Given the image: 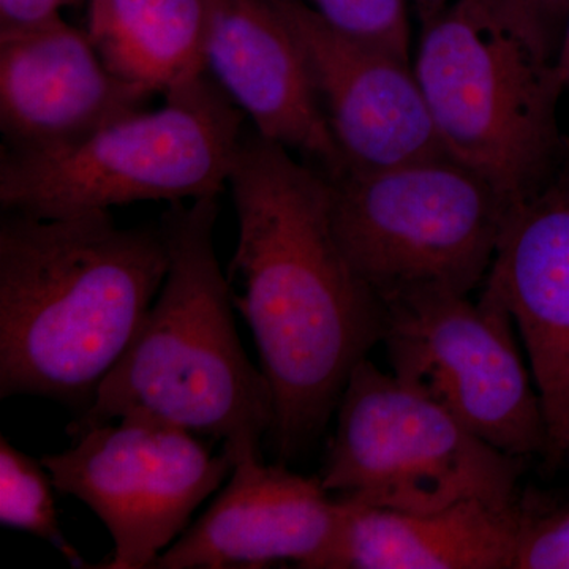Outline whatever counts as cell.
Segmentation results:
<instances>
[{
	"mask_svg": "<svg viewBox=\"0 0 569 569\" xmlns=\"http://www.w3.org/2000/svg\"><path fill=\"white\" fill-rule=\"evenodd\" d=\"M228 186L239 224L231 301L252 329L274 400L269 440L287 463L316 443L355 367L383 340L387 309L340 246L325 171L252 130Z\"/></svg>",
	"mask_w": 569,
	"mask_h": 569,
	"instance_id": "6da1fadb",
	"label": "cell"
},
{
	"mask_svg": "<svg viewBox=\"0 0 569 569\" xmlns=\"http://www.w3.org/2000/svg\"><path fill=\"white\" fill-rule=\"evenodd\" d=\"M160 227L119 228L108 209L0 220V397L91 408L162 290Z\"/></svg>",
	"mask_w": 569,
	"mask_h": 569,
	"instance_id": "7a4b0ae2",
	"label": "cell"
},
{
	"mask_svg": "<svg viewBox=\"0 0 569 569\" xmlns=\"http://www.w3.org/2000/svg\"><path fill=\"white\" fill-rule=\"evenodd\" d=\"M217 197L173 203L160 220L170 264L159 296L71 437L127 415H148L223 441L231 459L261 455L274 426L263 370L250 362L234 323L213 228Z\"/></svg>",
	"mask_w": 569,
	"mask_h": 569,
	"instance_id": "3957f363",
	"label": "cell"
},
{
	"mask_svg": "<svg viewBox=\"0 0 569 569\" xmlns=\"http://www.w3.org/2000/svg\"><path fill=\"white\" fill-rule=\"evenodd\" d=\"M422 96L448 157L512 208L569 163L552 61L498 17L489 0H460L421 22L413 56Z\"/></svg>",
	"mask_w": 569,
	"mask_h": 569,
	"instance_id": "277c9868",
	"label": "cell"
},
{
	"mask_svg": "<svg viewBox=\"0 0 569 569\" xmlns=\"http://www.w3.org/2000/svg\"><path fill=\"white\" fill-rule=\"evenodd\" d=\"M84 140L50 152L0 153V208L71 216L137 201L219 197L228 186L246 114L208 71Z\"/></svg>",
	"mask_w": 569,
	"mask_h": 569,
	"instance_id": "5b68a950",
	"label": "cell"
},
{
	"mask_svg": "<svg viewBox=\"0 0 569 569\" xmlns=\"http://www.w3.org/2000/svg\"><path fill=\"white\" fill-rule=\"evenodd\" d=\"M329 181L340 246L381 301L485 283L512 206L470 168L441 156Z\"/></svg>",
	"mask_w": 569,
	"mask_h": 569,
	"instance_id": "8992f818",
	"label": "cell"
},
{
	"mask_svg": "<svg viewBox=\"0 0 569 569\" xmlns=\"http://www.w3.org/2000/svg\"><path fill=\"white\" fill-rule=\"evenodd\" d=\"M323 488L355 503L429 512L466 500L520 503L523 459L479 438L443 407L365 359L337 406Z\"/></svg>",
	"mask_w": 569,
	"mask_h": 569,
	"instance_id": "52a82bcc",
	"label": "cell"
},
{
	"mask_svg": "<svg viewBox=\"0 0 569 569\" xmlns=\"http://www.w3.org/2000/svg\"><path fill=\"white\" fill-rule=\"evenodd\" d=\"M391 372L443 407L493 448L545 458L548 426L523 365L507 307L482 290L478 301L422 290L383 301Z\"/></svg>",
	"mask_w": 569,
	"mask_h": 569,
	"instance_id": "ba28073f",
	"label": "cell"
},
{
	"mask_svg": "<svg viewBox=\"0 0 569 569\" xmlns=\"http://www.w3.org/2000/svg\"><path fill=\"white\" fill-rule=\"evenodd\" d=\"M116 421L81 430L73 447L41 463L58 492L78 498L110 531L114 552L93 568L149 569L231 475L233 459L159 418Z\"/></svg>",
	"mask_w": 569,
	"mask_h": 569,
	"instance_id": "9c48e42d",
	"label": "cell"
},
{
	"mask_svg": "<svg viewBox=\"0 0 569 569\" xmlns=\"http://www.w3.org/2000/svg\"><path fill=\"white\" fill-rule=\"evenodd\" d=\"M276 3L305 54L346 171L447 156L413 62L337 31L301 0Z\"/></svg>",
	"mask_w": 569,
	"mask_h": 569,
	"instance_id": "30bf717a",
	"label": "cell"
},
{
	"mask_svg": "<svg viewBox=\"0 0 569 569\" xmlns=\"http://www.w3.org/2000/svg\"><path fill=\"white\" fill-rule=\"evenodd\" d=\"M346 501L329 497L320 478H305L284 463L266 466L261 455L233 460L230 481L152 568L331 569Z\"/></svg>",
	"mask_w": 569,
	"mask_h": 569,
	"instance_id": "8fae6325",
	"label": "cell"
},
{
	"mask_svg": "<svg viewBox=\"0 0 569 569\" xmlns=\"http://www.w3.org/2000/svg\"><path fill=\"white\" fill-rule=\"evenodd\" d=\"M482 290L519 329L548 426L545 460L569 452V163L512 208Z\"/></svg>",
	"mask_w": 569,
	"mask_h": 569,
	"instance_id": "7c38bea8",
	"label": "cell"
},
{
	"mask_svg": "<svg viewBox=\"0 0 569 569\" xmlns=\"http://www.w3.org/2000/svg\"><path fill=\"white\" fill-rule=\"evenodd\" d=\"M152 93L122 80L88 31L62 18L0 32V130L3 151H56L144 110Z\"/></svg>",
	"mask_w": 569,
	"mask_h": 569,
	"instance_id": "4fadbf2b",
	"label": "cell"
},
{
	"mask_svg": "<svg viewBox=\"0 0 569 569\" xmlns=\"http://www.w3.org/2000/svg\"><path fill=\"white\" fill-rule=\"evenodd\" d=\"M204 67L268 140L346 171L301 47L276 0H206Z\"/></svg>",
	"mask_w": 569,
	"mask_h": 569,
	"instance_id": "5bb4252c",
	"label": "cell"
},
{
	"mask_svg": "<svg viewBox=\"0 0 569 569\" xmlns=\"http://www.w3.org/2000/svg\"><path fill=\"white\" fill-rule=\"evenodd\" d=\"M346 501L331 569H512L523 503L459 501L429 512Z\"/></svg>",
	"mask_w": 569,
	"mask_h": 569,
	"instance_id": "9a60e30c",
	"label": "cell"
},
{
	"mask_svg": "<svg viewBox=\"0 0 569 569\" xmlns=\"http://www.w3.org/2000/svg\"><path fill=\"white\" fill-rule=\"evenodd\" d=\"M206 0H89L88 31L107 66L149 93L206 71Z\"/></svg>",
	"mask_w": 569,
	"mask_h": 569,
	"instance_id": "2e32d148",
	"label": "cell"
},
{
	"mask_svg": "<svg viewBox=\"0 0 569 569\" xmlns=\"http://www.w3.org/2000/svg\"><path fill=\"white\" fill-rule=\"evenodd\" d=\"M54 482L41 460L29 458L0 438V522L51 542L74 568H89L63 538L56 509Z\"/></svg>",
	"mask_w": 569,
	"mask_h": 569,
	"instance_id": "e0dca14e",
	"label": "cell"
},
{
	"mask_svg": "<svg viewBox=\"0 0 569 569\" xmlns=\"http://www.w3.org/2000/svg\"><path fill=\"white\" fill-rule=\"evenodd\" d=\"M337 31L411 59L410 0H301Z\"/></svg>",
	"mask_w": 569,
	"mask_h": 569,
	"instance_id": "ac0fdd59",
	"label": "cell"
},
{
	"mask_svg": "<svg viewBox=\"0 0 569 569\" xmlns=\"http://www.w3.org/2000/svg\"><path fill=\"white\" fill-rule=\"evenodd\" d=\"M512 569H569V508L531 511L523 505Z\"/></svg>",
	"mask_w": 569,
	"mask_h": 569,
	"instance_id": "d6986e66",
	"label": "cell"
},
{
	"mask_svg": "<svg viewBox=\"0 0 569 569\" xmlns=\"http://www.w3.org/2000/svg\"><path fill=\"white\" fill-rule=\"evenodd\" d=\"M509 28L549 61H556L569 0H489Z\"/></svg>",
	"mask_w": 569,
	"mask_h": 569,
	"instance_id": "ffe728a7",
	"label": "cell"
},
{
	"mask_svg": "<svg viewBox=\"0 0 569 569\" xmlns=\"http://www.w3.org/2000/svg\"><path fill=\"white\" fill-rule=\"evenodd\" d=\"M77 0H0V32L24 31L59 20Z\"/></svg>",
	"mask_w": 569,
	"mask_h": 569,
	"instance_id": "44dd1931",
	"label": "cell"
},
{
	"mask_svg": "<svg viewBox=\"0 0 569 569\" xmlns=\"http://www.w3.org/2000/svg\"><path fill=\"white\" fill-rule=\"evenodd\" d=\"M553 66H556L557 73H559L565 88H569V11Z\"/></svg>",
	"mask_w": 569,
	"mask_h": 569,
	"instance_id": "7402d4cb",
	"label": "cell"
},
{
	"mask_svg": "<svg viewBox=\"0 0 569 569\" xmlns=\"http://www.w3.org/2000/svg\"><path fill=\"white\" fill-rule=\"evenodd\" d=\"M458 2L460 0H410L411 6L417 11L419 22L436 17L440 11L447 10Z\"/></svg>",
	"mask_w": 569,
	"mask_h": 569,
	"instance_id": "603a6c76",
	"label": "cell"
},
{
	"mask_svg": "<svg viewBox=\"0 0 569 569\" xmlns=\"http://www.w3.org/2000/svg\"><path fill=\"white\" fill-rule=\"evenodd\" d=\"M567 460H569V452H568V459Z\"/></svg>",
	"mask_w": 569,
	"mask_h": 569,
	"instance_id": "cb8c5ba5",
	"label": "cell"
}]
</instances>
